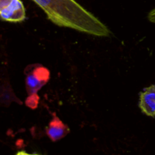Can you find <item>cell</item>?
<instances>
[{
  "label": "cell",
  "instance_id": "1",
  "mask_svg": "<svg viewBox=\"0 0 155 155\" xmlns=\"http://www.w3.org/2000/svg\"><path fill=\"white\" fill-rule=\"evenodd\" d=\"M59 27H68L96 36H108L110 32L95 15L75 0H33Z\"/></svg>",
  "mask_w": 155,
  "mask_h": 155
},
{
  "label": "cell",
  "instance_id": "2",
  "mask_svg": "<svg viewBox=\"0 0 155 155\" xmlns=\"http://www.w3.org/2000/svg\"><path fill=\"white\" fill-rule=\"evenodd\" d=\"M30 71L26 72V86L29 95H34L48 81L49 71L39 65L29 67Z\"/></svg>",
  "mask_w": 155,
  "mask_h": 155
},
{
  "label": "cell",
  "instance_id": "3",
  "mask_svg": "<svg viewBox=\"0 0 155 155\" xmlns=\"http://www.w3.org/2000/svg\"><path fill=\"white\" fill-rule=\"evenodd\" d=\"M25 17V9L21 0H11L9 4L0 11V18L9 22H21Z\"/></svg>",
  "mask_w": 155,
  "mask_h": 155
},
{
  "label": "cell",
  "instance_id": "4",
  "mask_svg": "<svg viewBox=\"0 0 155 155\" xmlns=\"http://www.w3.org/2000/svg\"><path fill=\"white\" fill-rule=\"evenodd\" d=\"M139 107L145 115L155 117V85L145 88L141 92Z\"/></svg>",
  "mask_w": 155,
  "mask_h": 155
},
{
  "label": "cell",
  "instance_id": "5",
  "mask_svg": "<svg viewBox=\"0 0 155 155\" xmlns=\"http://www.w3.org/2000/svg\"><path fill=\"white\" fill-rule=\"evenodd\" d=\"M47 136L52 142H57L63 139L70 133V129L66 124H64L54 114H53V118L48 127L45 129Z\"/></svg>",
  "mask_w": 155,
  "mask_h": 155
},
{
  "label": "cell",
  "instance_id": "6",
  "mask_svg": "<svg viewBox=\"0 0 155 155\" xmlns=\"http://www.w3.org/2000/svg\"><path fill=\"white\" fill-rule=\"evenodd\" d=\"M148 20H149L151 22L154 23L155 24V8L151 10L150 12V13L148 14Z\"/></svg>",
  "mask_w": 155,
  "mask_h": 155
}]
</instances>
